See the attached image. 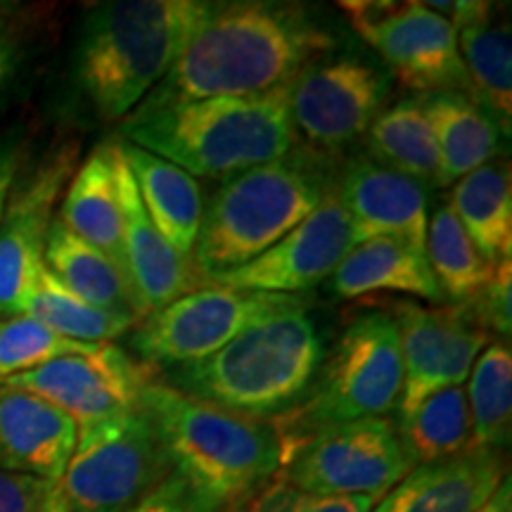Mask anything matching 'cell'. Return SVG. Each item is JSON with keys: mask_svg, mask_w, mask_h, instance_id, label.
<instances>
[{"mask_svg": "<svg viewBox=\"0 0 512 512\" xmlns=\"http://www.w3.org/2000/svg\"><path fill=\"white\" fill-rule=\"evenodd\" d=\"M505 479L503 451L470 446L456 456L415 465L373 512H475Z\"/></svg>", "mask_w": 512, "mask_h": 512, "instance_id": "d6986e66", "label": "cell"}, {"mask_svg": "<svg viewBox=\"0 0 512 512\" xmlns=\"http://www.w3.org/2000/svg\"><path fill=\"white\" fill-rule=\"evenodd\" d=\"M389 91L387 69L361 57H323L290 83L294 133L318 150H339L366 136Z\"/></svg>", "mask_w": 512, "mask_h": 512, "instance_id": "7c38bea8", "label": "cell"}, {"mask_svg": "<svg viewBox=\"0 0 512 512\" xmlns=\"http://www.w3.org/2000/svg\"><path fill=\"white\" fill-rule=\"evenodd\" d=\"M24 316L38 320L57 335L83 344L114 342L140 323V318L128 316V313L105 311L83 302L48 271L46 264L36 275Z\"/></svg>", "mask_w": 512, "mask_h": 512, "instance_id": "f546056e", "label": "cell"}, {"mask_svg": "<svg viewBox=\"0 0 512 512\" xmlns=\"http://www.w3.org/2000/svg\"><path fill=\"white\" fill-rule=\"evenodd\" d=\"M19 62H22V48L12 31H0V95L15 79Z\"/></svg>", "mask_w": 512, "mask_h": 512, "instance_id": "f35d334b", "label": "cell"}, {"mask_svg": "<svg viewBox=\"0 0 512 512\" xmlns=\"http://www.w3.org/2000/svg\"><path fill=\"white\" fill-rule=\"evenodd\" d=\"M456 31L472 98L491 114L508 138L512 124V31L508 24L489 22V12Z\"/></svg>", "mask_w": 512, "mask_h": 512, "instance_id": "83f0119b", "label": "cell"}, {"mask_svg": "<svg viewBox=\"0 0 512 512\" xmlns=\"http://www.w3.org/2000/svg\"><path fill=\"white\" fill-rule=\"evenodd\" d=\"M306 304L304 297L204 285L150 311L131 330V349L152 370H171L209 358L249 325Z\"/></svg>", "mask_w": 512, "mask_h": 512, "instance_id": "9c48e42d", "label": "cell"}, {"mask_svg": "<svg viewBox=\"0 0 512 512\" xmlns=\"http://www.w3.org/2000/svg\"><path fill=\"white\" fill-rule=\"evenodd\" d=\"M439 150V188L501 157L503 133L491 114L467 93L418 95Z\"/></svg>", "mask_w": 512, "mask_h": 512, "instance_id": "cb8c5ba5", "label": "cell"}, {"mask_svg": "<svg viewBox=\"0 0 512 512\" xmlns=\"http://www.w3.org/2000/svg\"><path fill=\"white\" fill-rule=\"evenodd\" d=\"M472 318L484 330H494L496 335L510 339L512 332V259L496 266L494 278L484 287L482 294L465 306Z\"/></svg>", "mask_w": 512, "mask_h": 512, "instance_id": "d590c367", "label": "cell"}, {"mask_svg": "<svg viewBox=\"0 0 512 512\" xmlns=\"http://www.w3.org/2000/svg\"><path fill=\"white\" fill-rule=\"evenodd\" d=\"M171 475L181 479L192 512H247L283 470V446L271 422L242 418L150 380L140 394Z\"/></svg>", "mask_w": 512, "mask_h": 512, "instance_id": "7a4b0ae2", "label": "cell"}, {"mask_svg": "<svg viewBox=\"0 0 512 512\" xmlns=\"http://www.w3.org/2000/svg\"><path fill=\"white\" fill-rule=\"evenodd\" d=\"M389 74L420 95L470 93L458 31L425 3H339Z\"/></svg>", "mask_w": 512, "mask_h": 512, "instance_id": "8fae6325", "label": "cell"}, {"mask_svg": "<svg viewBox=\"0 0 512 512\" xmlns=\"http://www.w3.org/2000/svg\"><path fill=\"white\" fill-rule=\"evenodd\" d=\"M425 256L439 285L441 299L456 306L475 302L496 271V266H491L472 245L448 204H439L430 214Z\"/></svg>", "mask_w": 512, "mask_h": 512, "instance_id": "f1b7e54d", "label": "cell"}, {"mask_svg": "<svg viewBox=\"0 0 512 512\" xmlns=\"http://www.w3.org/2000/svg\"><path fill=\"white\" fill-rule=\"evenodd\" d=\"M133 181L138 185L143 207L164 240L190 259L202 226L204 195L197 178L185 174L176 164L152 155L119 138Z\"/></svg>", "mask_w": 512, "mask_h": 512, "instance_id": "603a6c76", "label": "cell"}, {"mask_svg": "<svg viewBox=\"0 0 512 512\" xmlns=\"http://www.w3.org/2000/svg\"><path fill=\"white\" fill-rule=\"evenodd\" d=\"M401 446L413 467L470 448L472 425L465 387L439 389L396 422Z\"/></svg>", "mask_w": 512, "mask_h": 512, "instance_id": "4dcf8cb0", "label": "cell"}, {"mask_svg": "<svg viewBox=\"0 0 512 512\" xmlns=\"http://www.w3.org/2000/svg\"><path fill=\"white\" fill-rule=\"evenodd\" d=\"M330 190L323 166L294 150L226 178L204 204L192 266L209 283L214 275L249 264L297 228Z\"/></svg>", "mask_w": 512, "mask_h": 512, "instance_id": "8992f818", "label": "cell"}, {"mask_svg": "<svg viewBox=\"0 0 512 512\" xmlns=\"http://www.w3.org/2000/svg\"><path fill=\"white\" fill-rule=\"evenodd\" d=\"M328 290L337 299H361L377 292H399L408 297L444 302L425 249L396 238L358 242L330 275Z\"/></svg>", "mask_w": 512, "mask_h": 512, "instance_id": "44dd1931", "label": "cell"}, {"mask_svg": "<svg viewBox=\"0 0 512 512\" xmlns=\"http://www.w3.org/2000/svg\"><path fill=\"white\" fill-rule=\"evenodd\" d=\"M325 344L309 306L249 325L209 358L166 370L171 389L242 418L273 422L309 392Z\"/></svg>", "mask_w": 512, "mask_h": 512, "instance_id": "5b68a950", "label": "cell"}, {"mask_svg": "<svg viewBox=\"0 0 512 512\" xmlns=\"http://www.w3.org/2000/svg\"><path fill=\"white\" fill-rule=\"evenodd\" d=\"M373 162L399 171L422 185L439 188V150L420 98H403L377 114L366 136Z\"/></svg>", "mask_w": 512, "mask_h": 512, "instance_id": "4316f807", "label": "cell"}, {"mask_svg": "<svg viewBox=\"0 0 512 512\" xmlns=\"http://www.w3.org/2000/svg\"><path fill=\"white\" fill-rule=\"evenodd\" d=\"M128 512H192V508L188 491H185L181 479L171 475L150 496L143 498L136 508H131Z\"/></svg>", "mask_w": 512, "mask_h": 512, "instance_id": "74e56055", "label": "cell"}, {"mask_svg": "<svg viewBox=\"0 0 512 512\" xmlns=\"http://www.w3.org/2000/svg\"><path fill=\"white\" fill-rule=\"evenodd\" d=\"M401 344L403 384L396 403L399 418L439 389L463 387L477 356L489 344V332L465 306L430 309L413 302L392 306Z\"/></svg>", "mask_w": 512, "mask_h": 512, "instance_id": "5bb4252c", "label": "cell"}, {"mask_svg": "<svg viewBox=\"0 0 512 512\" xmlns=\"http://www.w3.org/2000/svg\"><path fill=\"white\" fill-rule=\"evenodd\" d=\"M475 512H512V486H510V477L498 486L496 494L486 501L482 508Z\"/></svg>", "mask_w": 512, "mask_h": 512, "instance_id": "ab89813d", "label": "cell"}, {"mask_svg": "<svg viewBox=\"0 0 512 512\" xmlns=\"http://www.w3.org/2000/svg\"><path fill=\"white\" fill-rule=\"evenodd\" d=\"M377 498L325 496L304 491L285 479H275L254 498L247 512H373Z\"/></svg>", "mask_w": 512, "mask_h": 512, "instance_id": "836d02e7", "label": "cell"}, {"mask_svg": "<svg viewBox=\"0 0 512 512\" xmlns=\"http://www.w3.org/2000/svg\"><path fill=\"white\" fill-rule=\"evenodd\" d=\"M79 425L60 408L24 389L0 384V467L60 482Z\"/></svg>", "mask_w": 512, "mask_h": 512, "instance_id": "ffe728a7", "label": "cell"}, {"mask_svg": "<svg viewBox=\"0 0 512 512\" xmlns=\"http://www.w3.org/2000/svg\"><path fill=\"white\" fill-rule=\"evenodd\" d=\"M335 50V36L299 3H207L183 53L150 95L245 98L285 86Z\"/></svg>", "mask_w": 512, "mask_h": 512, "instance_id": "6da1fadb", "label": "cell"}, {"mask_svg": "<svg viewBox=\"0 0 512 512\" xmlns=\"http://www.w3.org/2000/svg\"><path fill=\"white\" fill-rule=\"evenodd\" d=\"M43 264L83 302L105 311L128 313L140 320L147 316V309L124 273L86 240L76 238L72 230L64 228L57 219L50 223Z\"/></svg>", "mask_w": 512, "mask_h": 512, "instance_id": "484cf974", "label": "cell"}, {"mask_svg": "<svg viewBox=\"0 0 512 512\" xmlns=\"http://www.w3.org/2000/svg\"><path fill=\"white\" fill-rule=\"evenodd\" d=\"M354 245L351 221L332 183L325 200L285 238L249 264L214 275L207 285L302 297L313 287L328 283Z\"/></svg>", "mask_w": 512, "mask_h": 512, "instance_id": "9a60e30c", "label": "cell"}, {"mask_svg": "<svg viewBox=\"0 0 512 512\" xmlns=\"http://www.w3.org/2000/svg\"><path fill=\"white\" fill-rule=\"evenodd\" d=\"M0 512H69L60 482L0 467Z\"/></svg>", "mask_w": 512, "mask_h": 512, "instance_id": "e575fe53", "label": "cell"}, {"mask_svg": "<svg viewBox=\"0 0 512 512\" xmlns=\"http://www.w3.org/2000/svg\"><path fill=\"white\" fill-rule=\"evenodd\" d=\"M0 384H3V380H0Z\"/></svg>", "mask_w": 512, "mask_h": 512, "instance_id": "b9f144b4", "label": "cell"}, {"mask_svg": "<svg viewBox=\"0 0 512 512\" xmlns=\"http://www.w3.org/2000/svg\"><path fill=\"white\" fill-rule=\"evenodd\" d=\"M24 155V138L19 131H8L0 136V219L12 197V190L17 185L19 169H22Z\"/></svg>", "mask_w": 512, "mask_h": 512, "instance_id": "8d00e7d4", "label": "cell"}, {"mask_svg": "<svg viewBox=\"0 0 512 512\" xmlns=\"http://www.w3.org/2000/svg\"><path fill=\"white\" fill-rule=\"evenodd\" d=\"M57 221L72 230L76 238L86 240L100 254H105L128 280L124 228H121V209L117 185H114L112 140L95 147L69 178Z\"/></svg>", "mask_w": 512, "mask_h": 512, "instance_id": "7402d4cb", "label": "cell"}, {"mask_svg": "<svg viewBox=\"0 0 512 512\" xmlns=\"http://www.w3.org/2000/svg\"><path fill=\"white\" fill-rule=\"evenodd\" d=\"M403 384L401 344L389 311H363L323 356L304 399L273 420L283 460L328 427L384 418L396 408Z\"/></svg>", "mask_w": 512, "mask_h": 512, "instance_id": "52a82bcc", "label": "cell"}, {"mask_svg": "<svg viewBox=\"0 0 512 512\" xmlns=\"http://www.w3.org/2000/svg\"><path fill=\"white\" fill-rule=\"evenodd\" d=\"M169 477V456L138 408L81 427L60 489L69 512H128Z\"/></svg>", "mask_w": 512, "mask_h": 512, "instance_id": "ba28073f", "label": "cell"}, {"mask_svg": "<svg viewBox=\"0 0 512 512\" xmlns=\"http://www.w3.org/2000/svg\"><path fill=\"white\" fill-rule=\"evenodd\" d=\"M100 344H83L57 335L31 316L0 320V380L41 368L55 358L86 354Z\"/></svg>", "mask_w": 512, "mask_h": 512, "instance_id": "d6a6232c", "label": "cell"}, {"mask_svg": "<svg viewBox=\"0 0 512 512\" xmlns=\"http://www.w3.org/2000/svg\"><path fill=\"white\" fill-rule=\"evenodd\" d=\"M204 5L200 0H110L83 15L74 86L105 121L126 119L171 72Z\"/></svg>", "mask_w": 512, "mask_h": 512, "instance_id": "277c9868", "label": "cell"}, {"mask_svg": "<svg viewBox=\"0 0 512 512\" xmlns=\"http://www.w3.org/2000/svg\"><path fill=\"white\" fill-rule=\"evenodd\" d=\"M17 10H19V5L0 3V31H12L10 17L17 15Z\"/></svg>", "mask_w": 512, "mask_h": 512, "instance_id": "60d3db41", "label": "cell"}, {"mask_svg": "<svg viewBox=\"0 0 512 512\" xmlns=\"http://www.w3.org/2000/svg\"><path fill=\"white\" fill-rule=\"evenodd\" d=\"M150 380H155V370L107 342L86 354L62 356L12 375L5 384L53 403L81 430L138 411L140 394Z\"/></svg>", "mask_w": 512, "mask_h": 512, "instance_id": "4fadbf2b", "label": "cell"}, {"mask_svg": "<svg viewBox=\"0 0 512 512\" xmlns=\"http://www.w3.org/2000/svg\"><path fill=\"white\" fill-rule=\"evenodd\" d=\"M290 83L245 98L150 95L124 119L121 140L176 164L192 178L226 181L294 150Z\"/></svg>", "mask_w": 512, "mask_h": 512, "instance_id": "3957f363", "label": "cell"}, {"mask_svg": "<svg viewBox=\"0 0 512 512\" xmlns=\"http://www.w3.org/2000/svg\"><path fill=\"white\" fill-rule=\"evenodd\" d=\"M448 209L491 266L512 259V176L508 159H491L453 183Z\"/></svg>", "mask_w": 512, "mask_h": 512, "instance_id": "d4e9b609", "label": "cell"}, {"mask_svg": "<svg viewBox=\"0 0 512 512\" xmlns=\"http://www.w3.org/2000/svg\"><path fill=\"white\" fill-rule=\"evenodd\" d=\"M335 192L351 221L356 245L396 238L425 249L430 200L422 183L370 157H354L344 164Z\"/></svg>", "mask_w": 512, "mask_h": 512, "instance_id": "e0dca14e", "label": "cell"}, {"mask_svg": "<svg viewBox=\"0 0 512 512\" xmlns=\"http://www.w3.org/2000/svg\"><path fill=\"white\" fill-rule=\"evenodd\" d=\"M465 396L472 425L470 446L503 451L512 434V354L508 344H486L467 377Z\"/></svg>", "mask_w": 512, "mask_h": 512, "instance_id": "1f68e13d", "label": "cell"}, {"mask_svg": "<svg viewBox=\"0 0 512 512\" xmlns=\"http://www.w3.org/2000/svg\"><path fill=\"white\" fill-rule=\"evenodd\" d=\"M114 157V185H117L121 228H124V252L128 266V280L140 297V302L150 311L176 302L185 294L200 290L207 283L190 259L178 254L143 207L138 185L133 181L119 140H112Z\"/></svg>", "mask_w": 512, "mask_h": 512, "instance_id": "ac0fdd59", "label": "cell"}, {"mask_svg": "<svg viewBox=\"0 0 512 512\" xmlns=\"http://www.w3.org/2000/svg\"><path fill=\"white\" fill-rule=\"evenodd\" d=\"M76 147L50 155L12 197L0 219V316H24L31 287L43 266V252L57 200L74 174Z\"/></svg>", "mask_w": 512, "mask_h": 512, "instance_id": "2e32d148", "label": "cell"}, {"mask_svg": "<svg viewBox=\"0 0 512 512\" xmlns=\"http://www.w3.org/2000/svg\"><path fill=\"white\" fill-rule=\"evenodd\" d=\"M411 470L394 422L363 418L313 434L283 460L278 479L313 494L380 501Z\"/></svg>", "mask_w": 512, "mask_h": 512, "instance_id": "30bf717a", "label": "cell"}]
</instances>
